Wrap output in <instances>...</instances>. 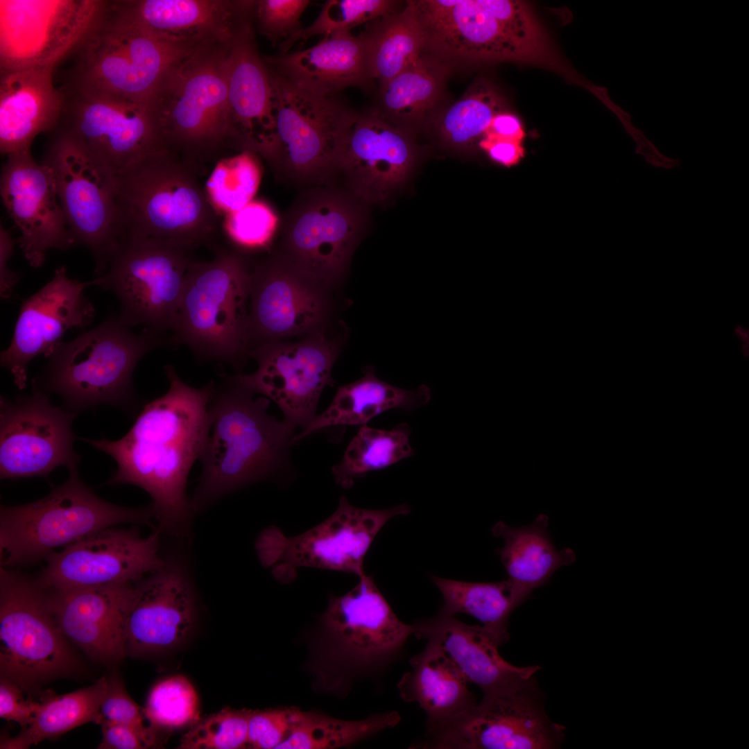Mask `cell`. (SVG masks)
<instances>
[{"label": "cell", "instance_id": "cell-23", "mask_svg": "<svg viewBox=\"0 0 749 749\" xmlns=\"http://www.w3.org/2000/svg\"><path fill=\"white\" fill-rule=\"evenodd\" d=\"M93 280L71 279L65 266L58 268L52 278L21 304L9 346L1 352V365L12 374L15 386L27 384L28 363L35 357L47 358L62 343L67 331L84 329L91 325L95 309L85 291Z\"/></svg>", "mask_w": 749, "mask_h": 749}, {"label": "cell", "instance_id": "cell-53", "mask_svg": "<svg viewBox=\"0 0 749 749\" xmlns=\"http://www.w3.org/2000/svg\"><path fill=\"white\" fill-rule=\"evenodd\" d=\"M102 740L98 745L101 749H141L146 748L139 734L124 725L102 720Z\"/></svg>", "mask_w": 749, "mask_h": 749}, {"label": "cell", "instance_id": "cell-32", "mask_svg": "<svg viewBox=\"0 0 749 749\" xmlns=\"http://www.w3.org/2000/svg\"><path fill=\"white\" fill-rule=\"evenodd\" d=\"M415 635L441 649L467 681L483 694L501 689L517 679L536 674L539 666H516L499 654L501 644L483 626L470 625L442 612L416 621Z\"/></svg>", "mask_w": 749, "mask_h": 749}, {"label": "cell", "instance_id": "cell-30", "mask_svg": "<svg viewBox=\"0 0 749 749\" xmlns=\"http://www.w3.org/2000/svg\"><path fill=\"white\" fill-rule=\"evenodd\" d=\"M57 64L1 73L0 150L3 155L31 151L36 136L57 127L63 106L62 93L53 83Z\"/></svg>", "mask_w": 749, "mask_h": 749}, {"label": "cell", "instance_id": "cell-52", "mask_svg": "<svg viewBox=\"0 0 749 749\" xmlns=\"http://www.w3.org/2000/svg\"><path fill=\"white\" fill-rule=\"evenodd\" d=\"M478 145L492 161L506 167L517 164L525 154L523 142L491 135H485Z\"/></svg>", "mask_w": 749, "mask_h": 749}, {"label": "cell", "instance_id": "cell-13", "mask_svg": "<svg viewBox=\"0 0 749 749\" xmlns=\"http://www.w3.org/2000/svg\"><path fill=\"white\" fill-rule=\"evenodd\" d=\"M410 512L404 503L386 509L361 508L341 496L335 511L318 525L293 537L270 526L258 535L255 547L261 564L282 583L292 582L302 567L359 578L365 574L364 558L379 532L392 518Z\"/></svg>", "mask_w": 749, "mask_h": 749}, {"label": "cell", "instance_id": "cell-2", "mask_svg": "<svg viewBox=\"0 0 749 749\" xmlns=\"http://www.w3.org/2000/svg\"><path fill=\"white\" fill-rule=\"evenodd\" d=\"M255 395L233 376L214 381L202 472L190 500L193 512L287 467L296 427L270 415V400Z\"/></svg>", "mask_w": 749, "mask_h": 749}, {"label": "cell", "instance_id": "cell-10", "mask_svg": "<svg viewBox=\"0 0 749 749\" xmlns=\"http://www.w3.org/2000/svg\"><path fill=\"white\" fill-rule=\"evenodd\" d=\"M269 70L274 126L259 154L279 179L312 186L327 183L355 112L337 95L307 92Z\"/></svg>", "mask_w": 749, "mask_h": 749}, {"label": "cell", "instance_id": "cell-43", "mask_svg": "<svg viewBox=\"0 0 749 749\" xmlns=\"http://www.w3.org/2000/svg\"><path fill=\"white\" fill-rule=\"evenodd\" d=\"M260 179V169L255 154L243 151L219 160L205 189L217 209L231 214L252 200Z\"/></svg>", "mask_w": 749, "mask_h": 749}, {"label": "cell", "instance_id": "cell-19", "mask_svg": "<svg viewBox=\"0 0 749 749\" xmlns=\"http://www.w3.org/2000/svg\"><path fill=\"white\" fill-rule=\"evenodd\" d=\"M425 49L445 60L481 64L510 62L544 68L548 51L513 35L479 0L413 1Z\"/></svg>", "mask_w": 749, "mask_h": 749}, {"label": "cell", "instance_id": "cell-48", "mask_svg": "<svg viewBox=\"0 0 749 749\" xmlns=\"http://www.w3.org/2000/svg\"><path fill=\"white\" fill-rule=\"evenodd\" d=\"M309 3V0L255 1L252 23L273 45L281 44L303 28L300 18Z\"/></svg>", "mask_w": 749, "mask_h": 749}, {"label": "cell", "instance_id": "cell-21", "mask_svg": "<svg viewBox=\"0 0 749 749\" xmlns=\"http://www.w3.org/2000/svg\"><path fill=\"white\" fill-rule=\"evenodd\" d=\"M337 345L322 336L294 343H271L250 352L257 363L250 374L233 376L255 394L273 401L284 420L304 429L316 416L324 388L332 384Z\"/></svg>", "mask_w": 749, "mask_h": 749}, {"label": "cell", "instance_id": "cell-3", "mask_svg": "<svg viewBox=\"0 0 749 749\" xmlns=\"http://www.w3.org/2000/svg\"><path fill=\"white\" fill-rule=\"evenodd\" d=\"M143 329L135 333L110 313L96 327L60 343L32 380V390L57 394L78 413L110 405L136 417L144 406L132 374L139 361L164 343Z\"/></svg>", "mask_w": 749, "mask_h": 749}, {"label": "cell", "instance_id": "cell-50", "mask_svg": "<svg viewBox=\"0 0 749 749\" xmlns=\"http://www.w3.org/2000/svg\"><path fill=\"white\" fill-rule=\"evenodd\" d=\"M300 711L293 707L251 710L248 748L277 749L291 734Z\"/></svg>", "mask_w": 749, "mask_h": 749}, {"label": "cell", "instance_id": "cell-47", "mask_svg": "<svg viewBox=\"0 0 749 749\" xmlns=\"http://www.w3.org/2000/svg\"><path fill=\"white\" fill-rule=\"evenodd\" d=\"M278 218L266 203L252 200L229 214L226 232L236 246L259 249L267 246L277 230Z\"/></svg>", "mask_w": 749, "mask_h": 749}, {"label": "cell", "instance_id": "cell-45", "mask_svg": "<svg viewBox=\"0 0 749 749\" xmlns=\"http://www.w3.org/2000/svg\"><path fill=\"white\" fill-rule=\"evenodd\" d=\"M396 1L389 0H329L314 21L291 40L279 44L280 53L289 52L298 40L350 31L359 25L372 22L395 12Z\"/></svg>", "mask_w": 749, "mask_h": 749}, {"label": "cell", "instance_id": "cell-26", "mask_svg": "<svg viewBox=\"0 0 749 749\" xmlns=\"http://www.w3.org/2000/svg\"><path fill=\"white\" fill-rule=\"evenodd\" d=\"M194 619L190 584L175 563L166 562L131 586L126 611V652L172 647L189 633Z\"/></svg>", "mask_w": 749, "mask_h": 749}, {"label": "cell", "instance_id": "cell-39", "mask_svg": "<svg viewBox=\"0 0 749 749\" xmlns=\"http://www.w3.org/2000/svg\"><path fill=\"white\" fill-rule=\"evenodd\" d=\"M445 67L420 57L380 86L379 108L385 119L402 128L420 122L435 105L442 87Z\"/></svg>", "mask_w": 749, "mask_h": 749}, {"label": "cell", "instance_id": "cell-6", "mask_svg": "<svg viewBox=\"0 0 749 749\" xmlns=\"http://www.w3.org/2000/svg\"><path fill=\"white\" fill-rule=\"evenodd\" d=\"M196 51L149 33L115 1H101L72 51L76 60L64 85L151 104L168 72Z\"/></svg>", "mask_w": 749, "mask_h": 749}, {"label": "cell", "instance_id": "cell-55", "mask_svg": "<svg viewBox=\"0 0 749 749\" xmlns=\"http://www.w3.org/2000/svg\"><path fill=\"white\" fill-rule=\"evenodd\" d=\"M485 135L523 142L526 136L523 124L515 114L502 111L494 116Z\"/></svg>", "mask_w": 749, "mask_h": 749}, {"label": "cell", "instance_id": "cell-46", "mask_svg": "<svg viewBox=\"0 0 749 749\" xmlns=\"http://www.w3.org/2000/svg\"><path fill=\"white\" fill-rule=\"evenodd\" d=\"M250 709H223L194 723L181 738V749L248 748Z\"/></svg>", "mask_w": 749, "mask_h": 749}, {"label": "cell", "instance_id": "cell-8", "mask_svg": "<svg viewBox=\"0 0 749 749\" xmlns=\"http://www.w3.org/2000/svg\"><path fill=\"white\" fill-rule=\"evenodd\" d=\"M250 271L241 255L220 250L187 270L172 340L203 361L238 368L248 353Z\"/></svg>", "mask_w": 749, "mask_h": 749}, {"label": "cell", "instance_id": "cell-56", "mask_svg": "<svg viewBox=\"0 0 749 749\" xmlns=\"http://www.w3.org/2000/svg\"><path fill=\"white\" fill-rule=\"evenodd\" d=\"M734 334L741 343V351L745 356L749 354V330L748 328L737 325L734 327Z\"/></svg>", "mask_w": 749, "mask_h": 749}, {"label": "cell", "instance_id": "cell-11", "mask_svg": "<svg viewBox=\"0 0 749 749\" xmlns=\"http://www.w3.org/2000/svg\"><path fill=\"white\" fill-rule=\"evenodd\" d=\"M1 677L29 690L75 672L78 661L35 579L0 568Z\"/></svg>", "mask_w": 749, "mask_h": 749}, {"label": "cell", "instance_id": "cell-44", "mask_svg": "<svg viewBox=\"0 0 749 749\" xmlns=\"http://www.w3.org/2000/svg\"><path fill=\"white\" fill-rule=\"evenodd\" d=\"M143 712L149 725L156 732L193 725L200 720L198 696L186 677L173 675L153 686Z\"/></svg>", "mask_w": 749, "mask_h": 749}, {"label": "cell", "instance_id": "cell-42", "mask_svg": "<svg viewBox=\"0 0 749 749\" xmlns=\"http://www.w3.org/2000/svg\"><path fill=\"white\" fill-rule=\"evenodd\" d=\"M504 111L502 97L494 86L481 81L441 117L439 131L450 146L467 148L480 141L496 114Z\"/></svg>", "mask_w": 749, "mask_h": 749}, {"label": "cell", "instance_id": "cell-28", "mask_svg": "<svg viewBox=\"0 0 749 749\" xmlns=\"http://www.w3.org/2000/svg\"><path fill=\"white\" fill-rule=\"evenodd\" d=\"M225 67L231 146L259 153L273 130L274 92L269 68L256 46L252 21L228 44Z\"/></svg>", "mask_w": 749, "mask_h": 749}, {"label": "cell", "instance_id": "cell-18", "mask_svg": "<svg viewBox=\"0 0 749 749\" xmlns=\"http://www.w3.org/2000/svg\"><path fill=\"white\" fill-rule=\"evenodd\" d=\"M77 414L32 390L0 399V476H46L55 468L78 467L72 423Z\"/></svg>", "mask_w": 749, "mask_h": 749}, {"label": "cell", "instance_id": "cell-20", "mask_svg": "<svg viewBox=\"0 0 749 749\" xmlns=\"http://www.w3.org/2000/svg\"><path fill=\"white\" fill-rule=\"evenodd\" d=\"M160 531L143 537L137 528L107 527L50 554L35 579L44 590L135 583L165 562Z\"/></svg>", "mask_w": 749, "mask_h": 749}, {"label": "cell", "instance_id": "cell-16", "mask_svg": "<svg viewBox=\"0 0 749 749\" xmlns=\"http://www.w3.org/2000/svg\"><path fill=\"white\" fill-rule=\"evenodd\" d=\"M63 106L55 130L81 145L114 178L165 150L149 103L63 85Z\"/></svg>", "mask_w": 749, "mask_h": 749}, {"label": "cell", "instance_id": "cell-7", "mask_svg": "<svg viewBox=\"0 0 749 749\" xmlns=\"http://www.w3.org/2000/svg\"><path fill=\"white\" fill-rule=\"evenodd\" d=\"M44 497L23 505L1 506L0 562L8 569L46 559L58 548L97 531L124 523L150 524L153 506L130 508L96 495L80 478L78 467Z\"/></svg>", "mask_w": 749, "mask_h": 749}, {"label": "cell", "instance_id": "cell-38", "mask_svg": "<svg viewBox=\"0 0 749 749\" xmlns=\"http://www.w3.org/2000/svg\"><path fill=\"white\" fill-rule=\"evenodd\" d=\"M431 580L442 596L440 612L470 615L501 645L508 639L509 617L524 602L508 579L495 583L465 582L431 576Z\"/></svg>", "mask_w": 749, "mask_h": 749}, {"label": "cell", "instance_id": "cell-25", "mask_svg": "<svg viewBox=\"0 0 749 749\" xmlns=\"http://www.w3.org/2000/svg\"><path fill=\"white\" fill-rule=\"evenodd\" d=\"M286 260L272 257L250 273L248 345L254 349L316 327L325 313L322 294Z\"/></svg>", "mask_w": 749, "mask_h": 749}, {"label": "cell", "instance_id": "cell-29", "mask_svg": "<svg viewBox=\"0 0 749 749\" xmlns=\"http://www.w3.org/2000/svg\"><path fill=\"white\" fill-rule=\"evenodd\" d=\"M132 584L45 592L68 641L91 658L111 664L126 653V611Z\"/></svg>", "mask_w": 749, "mask_h": 749}, {"label": "cell", "instance_id": "cell-1", "mask_svg": "<svg viewBox=\"0 0 749 749\" xmlns=\"http://www.w3.org/2000/svg\"><path fill=\"white\" fill-rule=\"evenodd\" d=\"M164 372L167 392L143 406L124 436L82 440L117 463L108 484H130L145 490L152 499L158 530L182 535L193 512L187 496V479L205 444L214 381L195 388L172 365H166Z\"/></svg>", "mask_w": 749, "mask_h": 749}, {"label": "cell", "instance_id": "cell-4", "mask_svg": "<svg viewBox=\"0 0 749 749\" xmlns=\"http://www.w3.org/2000/svg\"><path fill=\"white\" fill-rule=\"evenodd\" d=\"M359 579L346 594L329 597L311 636L307 669L317 691L343 696L354 678L386 662L415 633L372 576Z\"/></svg>", "mask_w": 749, "mask_h": 749}, {"label": "cell", "instance_id": "cell-35", "mask_svg": "<svg viewBox=\"0 0 749 749\" xmlns=\"http://www.w3.org/2000/svg\"><path fill=\"white\" fill-rule=\"evenodd\" d=\"M431 397L425 385L412 390L399 388L379 379L374 368L367 366L361 379L338 387L329 407L295 435L293 442L328 427L365 425L393 408L413 411L427 404Z\"/></svg>", "mask_w": 749, "mask_h": 749}, {"label": "cell", "instance_id": "cell-17", "mask_svg": "<svg viewBox=\"0 0 749 749\" xmlns=\"http://www.w3.org/2000/svg\"><path fill=\"white\" fill-rule=\"evenodd\" d=\"M42 163L51 171L76 244L87 248L94 278L103 275L123 234L114 178L81 145L54 130Z\"/></svg>", "mask_w": 749, "mask_h": 749}, {"label": "cell", "instance_id": "cell-40", "mask_svg": "<svg viewBox=\"0 0 749 749\" xmlns=\"http://www.w3.org/2000/svg\"><path fill=\"white\" fill-rule=\"evenodd\" d=\"M411 429L401 423L390 430L363 425L347 445L341 460L332 467L336 484L348 489L367 473L384 469L411 456Z\"/></svg>", "mask_w": 749, "mask_h": 749}, {"label": "cell", "instance_id": "cell-34", "mask_svg": "<svg viewBox=\"0 0 749 749\" xmlns=\"http://www.w3.org/2000/svg\"><path fill=\"white\" fill-rule=\"evenodd\" d=\"M548 526V516L541 514L526 526L511 527L498 522L492 528L493 535L504 542L497 552L507 572V579L524 601L534 589L547 584L558 569L576 560L571 549H556Z\"/></svg>", "mask_w": 749, "mask_h": 749}, {"label": "cell", "instance_id": "cell-54", "mask_svg": "<svg viewBox=\"0 0 749 749\" xmlns=\"http://www.w3.org/2000/svg\"><path fill=\"white\" fill-rule=\"evenodd\" d=\"M15 241L3 225L0 226V295L10 298L13 288L21 278L20 273L10 269L8 261L13 254Z\"/></svg>", "mask_w": 749, "mask_h": 749}, {"label": "cell", "instance_id": "cell-14", "mask_svg": "<svg viewBox=\"0 0 749 749\" xmlns=\"http://www.w3.org/2000/svg\"><path fill=\"white\" fill-rule=\"evenodd\" d=\"M189 253L161 239L123 236L94 286L115 295L123 323L161 336L173 330Z\"/></svg>", "mask_w": 749, "mask_h": 749}, {"label": "cell", "instance_id": "cell-9", "mask_svg": "<svg viewBox=\"0 0 749 749\" xmlns=\"http://www.w3.org/2000/svg\"><path fill=\"white\" fill-rule=\"evenodd\" d=\"M200 48L166 74L152 103L163 144L198 170L231 146L225 60L227 45Z\"/></svg>", "mask_w": 749, "mask_h": 749}, {"label": "cell", "instance_id": "cell-33", "mask_svg": "<svg viewBox=\"0 0 749 749\" xmlns=\"http://www.w3.org/2000/svg\"><path fill=\"white\" fill-rule=\"evenodd\" d=\"M411 669L397 683L401 698L415 703L427 715V730L467 712L476 704L468 682L438 646L427 643L410 660Z\"/></svg>", "mask_w": 749, "mask_h": 749}, {"label": "cell", "instance_id": "cell-31", "mask_svg": "<svg viewBox=\"0 0 749 749\" xmlns=\"http://www.w3.org/2000/svg\"><path fill=\"white\" fill-rule=\"evenodd\" d=\"M268 68L296 87L320 96H334L350 87L365 86L369 74L362 34L333 33L316 45L264 59Z\"/></svg>", "mask_w": 749, "mask_h": 749}, {"label": "cell", "instance_id": "cell-36", "mask_svg": "<svg viewBox=\"0 0 749 749\" xmlns=\"http://www.w3.org/2000/svg\"><path fill=\"white\" fill-rule=\"evenodd\" d=\"M367 51L369 74L380 86L399 74L421 57L425 36L413 1L399 12L371 22L361 33Z\"/></svg>", "mask_w": 749, "mask_h": 749}, {"label": "cell", "instance_id": "cell-5", "mask_svg": "<svg viewBox=\"0 0 749 749\" xmlns=\"http://www.w3.org/2000/svg\"><path fill=\"white\" fill-rule=\"evenodd\" d=\"M178 155L162 150L114 178L123 236L161 239L189 251L212 239L217 209Z\"/></svg>", "mask_w": 749, "mask_h": 749}, {"label": "cell", "instance_id": "cell-51", "mask_svg": "<svg viewBox=\"0 0 749 749\" xmlns=\"http://www.w3.org/2000/svg\"><path fill=\"white\" fill-rule=\"evenodd\" d=\"M24 690L15 682L1 677L0 717L18 723L22 729L32 722L41 701L25 698Z\"/></svg>", "mask_w": 749, "mask_h": 749}, {"label": "cell", "instance_id": "cell-22", "mask_svg": "<svg viewBox=\"0 0 749 749\" xmlns=\"http://www.w3.org/2000/svg\"><path fill=\"white\" fill-rule=\"evenodd\" d=\"M415 151L404 129L375 110L354 112L329 180L363 203H383L406 180ZM335 185V184H334Z\"/></svg>", "mask_w": 749, "mask_h": 749}, {"label": "cell", "instance_id": "cell-24", "mask_svg": "<svg viewBox=\"0 0 749 749\" xmlns=\"http://www.w3.org/2000/svg\"><path fill=\"white\" fill-rule=\"evenodd\" d=\"M0 189L3 204L21 234L17 243L31 267H41L51 250L76 245L52 172L36 162L31 151L7 155Z\"/></svg>", "mask_w": 749, "mask_h": 749}, {"label": "cell", "instance_id": "cell-49", "mask_svg": "<svg viewBox=\"0 0 749 749\" xmlns=\"http://www.w3.org/2000/svg\"><path fill=\"white\" fill-rule=\"evenodd\" d=\"M101 715L102 720L120 723L135 730L146 748L157 744V732L146 724L143 709L131 698L116 673L107 677V689L101 706Z\"/></svg>", "mask_w": 749, "mask_h": 749}, {"label": "cell", "instance_id": "cell-37", "mask_svg": "<svg viewBox=\"0 0 749 749\" xmlns=\"http://www.w3.org/2000/svg\"><path fill=\"white\" fill-rule=\"evenodd\" d=\"M107 689V678L103 676L92 685L73 692L45 697L31 723L16 737L1 739V748H28L83 724H99L102 720L101 706Z\"/></svg>", "mask_w": 749, "mask_h": 749}, {"label": "cell", "instance_id": "cell-12", "mask_svg": "<svg viewBox=\"0 0 749 749\" xmlns=\"http://www.w3.org/2000/svg\"><path fill=\"white\" fill-rule=\"evenodd\" d=\"M535 674L483 694L467 712L435 728L409 748L415 749H552L565 728L551 721Z\"/></svg>", "mask_w": 749, "mask_h": 749}, {"label": "cell", "instance_id": "cell-27", "mask_svg": "<svg viewBox=\"0 0 749 749\" xmlns=\"http://www.w3.org/2000/svg\"><path fill=\"white\" fill-rule=\"evenodd\" d=\"M119 9L155 36L193 49L229 43L252 19L254 1H115Z\"/></svg>", "mask_w": 749, "mask_h": 749}, {"label": "cell", "instance_id": "cell-41", "mask_svg": "<svg viewBox=\"0 0 749 749\" xmlns=\"http://www.w3.org/2000/svg\"><path fill=\"white\" fill-rule=\"evenodd\" d=\"M397 712L371 714L359 720H343L300 711L289 736L277 749H334L348 746L395 728Z\"/></svg>", "mask_w": 749, "mask_h": 749}, {"label": "cell", "instance_id": "cell-15", "mask_svg": "<svg viewBox=\"0 0 749 749\" xmlns=\"http://www.w3.org/2000/svg\"><path fill=\"white\" fill-rule=\"evenodd\" d=\"M362 202L332 184L313 185L295 200L282 226L283 258L318 284L345 271L361 236Z\"/></svg>", "mask_w": 749, "mask_h": 749}]
</instances>
